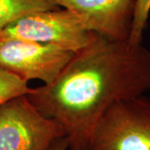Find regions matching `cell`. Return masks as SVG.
I'll list each match as a JSON object with an SVG mask.
<instances>
[{
  "label": "cell",
  "instance_id": "9c48e42d",
  "mask_svg": "<svg viewBox=\"0 0 150 150\" xmlns=\"http://www.w3.org/2000/svg\"><path fill=\"white\" fill-rule=\"evenodd\" d=\"M150 13V0H136V5L129 42L134 44L142 43L143 35Z\"/></svg>",
  "mask_w": 150,
  "mask_h": 150
},
{
  "label": "cell",
  "instance_id": "5b68a950",
  "mask_svg": "<svg viewBox=\"0 0 150 150\" xmlns=\"http://www.w3.org/2000/svg\"><path fill=\"white\" fill-rule=\"evenodd\" d=\"M74 52L53 43L22 39L0 40V69L24 82L38 79L53 83Z\"/></svg>",
  "mask_w": 150,
  "mask_h": 150
},
{
  "label": "cell",
  "instance_id": "7a4b0ae2",
  "mask_svg": "<svg viewBox=\"0 0 150 150\" xmlns=\"http://www.w3.org/2000/svg\"><path fill=\"white\" fill-rule=\"evenodd\" d=\"M87 150H150V98L119 100L103 112Z\"/></svg>",
  "mask_w": 150,
  "mask_h": 150
},
{
  "label": "cell",
  "instance_id": "6da1fadb",
  "mask_svg": "<svg viewBox=\"0 0 150 150\" xmlns=\"http://www.w3.org/2000/svg\"><path fill=\"white\" fill-rule=\"evenodd\" d=\"M150 92V51L129 40L92 32L53 83L28 98L64 128L69 150H87L101 116L112 103Z\"/></svg>",
  "mask_w": 150,
  "mask_h": 150
},
{
  "label": "cell",
  "instance_id": "3957f363",
  "mask_svg": "<svg viewBox=\"0 0 150 150\" xmlns=\"http://www.w3.org/2000/svg\"><path fill=\"white\" fill-rule=\"evenodd\" d=\"M64 136V128L43 116L27 94L0 105V150H48Z\"/></svg>",
  "mask_w": 150,
  "mask_h": 150
},
{
  "label": "cell",
  "instance_id": "8992f818",
  "mask_svg": "<svg viewBox=\"0 0 150 150\" xmlns=\"http://www.w3.org/2000/svg\"><path fill=\"white\" fill-rule=\"evenodd\" d=\"M74 12L88 29L112 40H129L136 0H55Z\"/></svg>",
  "mask_w": 150,
  "mask_h": 150
},
{
  "label": "cell",
  "instance_id": "30bf717a",
  "mask_svg": "<svg viewBox=\"0 0 150 150\" xmlns=\"http://www.w3.org/2000/svg\"><path fill=\"white\" fill-rule=\"evenodd\" d=\"M48 150H69V142L66 136L56 139Z\"/></svg>",
  "mask_w": 150,
  "mask_h": 150
},
{
  "label": "cell",
  "instance_id": "ba28073f",
  "mask_svg": "<svg viewBox=\"0 0 150 150\" xmlns=\"http://www.w3.org/2000/svg\"><path fill=\"white\" fill-rule=\"evenodd\" d=\"M33 91V88L15 75L0 69V105L13 98L26 95Z\"/></svg>",
  "mask_w": 150,
  "mask_h": 150
},
{
  "label": "cell",
  "instance_id": "52a82bcc",
  "mask_svg": "<svg viewBox=\"0 0 150 150\" xmlns=\"http://www.w3.org/2000/svg\"><path fill=\"white\" fill-rule=\"evenodd\" d=\"M60 8L55 0H0V32L8 23L36 12Z\"/></svg>",
  "mask_w": 150,
  "mask_h": 150
},
{
  "label": "cell",
  "instance_id": "277c9868",
  "mask_svg": "<svg viewBox=\"0 0 150 150\" xmlns=\"http://www.w3.org/2000/svg\"><path fill=\"white\" fill-rule=\"evenodd\" d=\"M92 31L80 15L67 8H59L33 13L13 21L0 32V40L53 43L75 53L89 43Z\"/></svg>",
  "mask_w": 150,
  "mask_h": 150
}]
</instances>
